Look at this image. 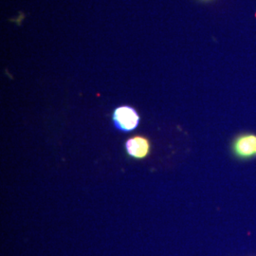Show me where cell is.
I'll return each instance as SVG.
<instances>
[{
    "mask_svg": "<svg viewBox=\"0 0 256 256\" xmlns=\"http://www.w3.org/2000/svg\"><path fill=\"white\" fill-rule=\"evenodd\" d=\"M140 115L137 110L130 106H120L113 111L112 122L117 130L131 132L138 126Z\"/></svg>",
    "mask_w": 256,
    "mask_h": 256,
    "instance_id": "cell-1",
    "label": "cell"
},
{
    "mask_svg": "<svg viewBox=\"0 0 256 256\" xmlns=\"http://www.w3.org/2000/svg\"><path fill=\"white\" fill-rule=\"evenodd\" d=\"M232 153L239 160H245L256 156V135L252 133L241 134L232 142Z\"/></svg>",
    "mask_w": 256,
    "mask_h": 256,
    "instance_id": "cell-2",
    "label": "cell"
},
{
    "mask_svg": "<svg viewBox=\"0 0 256 256\" xmlns=\"http://www.w3.org/2000/svg\"><path fill=\"white\" fill-rule=\"evenodd\" d=\"M126 154L135 160H144L151 152V142L144 136H133L126 142Z\"/></svg>",
    "mask_w": 256,
    "mask_h": 256,
    "instance_id": "cell-3",
    "label": "cell"
}]
</instances>
